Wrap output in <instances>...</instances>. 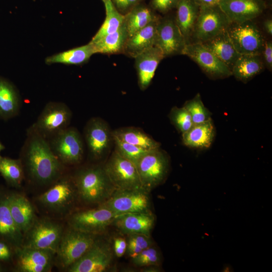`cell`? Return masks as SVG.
<instances>
[{"label":"cell","mask_w":272,"mask_h":272,"mask_svg":"<svg viewBox=\"0 0 272 272\" xmlns=\"http://www.w3.org/2000/svg\"><path fill=\"white\" fill-rule=\"evenodd\" d=\"M25 179L31 184L46 189L66 171L52 151L45 139L28 128L20 158Z\"/></svg>","instance_id":"1"},{"label":"cell","mask_w":272,"mask_h":272,"mask_svg":"<svg viewBox=\"0 0 272 272\" xmlns=\"http://www.w3.org/2000/svg\"><path fill=\"white\" fill-rule=\"evenodd\" d=\"M77 201L79 200L73 175L66 171L36 199L43 216L63 221L75 211Z\"/></svg>","instance_id":"2"},{"label":"cell","mask_w":272,"mask_h":272,"mask_svg":"<svg viewBox=\"0 0 272 272\" xmlns=\"http://www.w3.org/2000/svg\"><path fill=\"white\" fill-rule=\"evenodd\" d=\"M72 175L79 200L86 205H100L116 190L103 166L82 168Z\"/></svg>","instance_id":"3"},{"label":"cell","mask_w":272,"mask_h":272,"mask_svg":"<svg viewBox=\"0 0 272 272\" xmlns=\"http://www.w3.org/2000/svg\"><path fill=\"white\" fill-rule=\"evenodd\" d=\"M98 236L74 229L66 224L55 253L54 266L66 271L92 246Z\"/></svg>","instance_id":"4"},{"label":"cell","mask_w":272,"mask_h":272,"mask_svg":"<svg viewBox=\"0 0 272 272\" xmlns=\"http://www.w3.org/2000/svg\"><path fill=\"white\" fill-rule=\"evenodd\" d=\"M64 221L45 216H38L24 234L22 246L49 250L55 253L66 226Z\"/></svg>","instance_id":"5"},{"label":"cell","mask_w":272,"mask_h":272,"mask_svg":"<svg viewBox=\"0 0 272 272\" xmlns=\"http://www.w3.org/2000/svg\"><path fill=\"white\" fill-rule=\"evenodd\" d=\"M72 117V112L65 104L49 102L29 128L48 140L68 127Z\"/></svg>","instance_id":"6"},{"label":"cell","mask_w":272,"mask_h":272,"mask_svg":"<svg viewBox=\"0 0 272 272\" xmlns=\"http://www.w3.org/2000/svg\"><path fill=\"white\" fill-rule=\"evenodd\" d=\"M135 166L142 187L150 191L165 180L169 170V160L159 148L149 151Z\"/></svg>","instance_id":"7"},{"label":"cell","mask_w":272,"mask_h":272,"mask_svg":"<svg viewBox=\"0 0 272 272\" xmlns=\"http://www.w3.org/2000/svg\"><path fill=\"white\" fill-rule=\"evenodd\" d=\"M119 215L98 205L96 208L74 211L64 220L76 230L99 236Z\"/></svg>","instance_id":"8"},{"label":"cell","mask_w":272,"mask_h":272,"mask_svg":"<svg viewBox=\"0 0 272 272\" xmlns=\"http://www.w3.org/2000/svg\"><path fill=\"white\" fill-rule=\"evenodd\" d=\"M47 141L53 153L66 167L82 161L84 142L75 127L69 126Z\"/></svg>","instance_id":"9"},{"label":"cell","mask_w":272,"mask_h":272,"mask_svg":"<svg viewBox=\"0 0 272 272\" xmlns=\"http://www.w3.org/2000/svg\"><path fill=\"white\" fill-rule=\"evenodd\" d=\"M226 30L234 47L241 55L262 54L265 41L253 20L231 23Z\"/></svg>","instance_id":"10"},{"label":"cell","mask_w":272,"mask_h":272,"mask_svg":"<svg viewBox=\"0 0 272 272\" xmlns=\"http://www.w3.org/2000/svg\"><path fill=\"white\" fill-rule=\"evenodd\" d=\"M148 191L144 188L116 190L100 205L118 215L128 213L151 212V200Z\"/></svg>","instance_id":"11"},{"label":"cell","mask_w":272,"mask_h":272,"mask_svg":"<svg viewBox=\"0 0 272 272\" xmlns=\"http://www.w3.org/2000/svg\"><path fill=\"white\" fill-rule=\"evenodd\" d=\"M103 168L116 190L143 188L136 166L121 156L115 151Z\"/></svg>","instance_id":"12"},{"label":"cell","mask_w":272,"mask_h":272,"mask_svg":"<svg viewBox=\"0 0 272 272\" xmlns=\"http://www.w3.org/2000/svg\"><path fill=\"white\" fill-rule=\"evenodd\" d=\"M231 23L219 6L199 7L191 39L202 43L227 30Z\"/></svg>","instance_id":"13"},{"label":"cell","mask_w":272,"mask_h":272,"mask_svg":"<svg viewBox=\"0 0 272 272\" xmlns=\"http://www.w3.org/2000/svg\"><path fill=\"white\" fill-rule=\"evenodd\" d=\"M113 254L110 244L98 236L89 249L66 271H105L112 265Z\"/></svg>","instance_id":"14"},{"label":"cell","mask_w":272,"mask_h":272,"mask_svg":"<svg viewBox=\"0 0 272 272\" xmlns=\"http://www.w3.org/2000/svg\"><path fill=\"white\" fill-rule=\"evenodd\" d=\"M84 138L89 156L94 161L99 160L106 155L113 141L108 125L99 117H93L87 122Z\"/></svg>","instance_id":"15"},{"label":"cell","mask_w":272,"mask_h":272,"mask_svg":"<svg viewBox=\"0 0 272 272\" xmlns=\"http://www.w3.org/2000/svg\"><path fill=\"white\" fill-rule=\"evenodd\" d=\"M15 267L19 272H48L54 266L55 253L30 247L15 249Z\"/></svg>","instance_id":"16"},{"label":"cell","mask_w":272,"mask_h":272,"mask_svg":"<svg viewBox=\"0 0 272 272\" xmlns=\"http://www.w3.org/2000/svg\"><path fill=\"white\" fill-rule=\"evenodd\" d=\"M182 54L194 61L211 78H225L232 75L230 69L201 43L186 44Z\"/></svg>","instance_id":"17"},{"label":"cell","mask_w":272,"mask_h":272,"mask_svg":"<svg viewBox=\"0 0 272 272\" xmlns=\"http://www.w3.org/2000/svg\"><path fill=\"white\" fill-rule=\"evenodd\" d=\"M186 44L175 19L169 17L160 18L157 25L155 45L161 50L164 57L182 54Z\"/></svg>","instance_id":"18"},{"label":"cell","mask_w":272,"mask_h":272,"mask_svg":"<svg viewBox=\"0 0 272 272\" xmlns=\"http://www.w3.org/2000/svg\"><path fill=\"white\" fill-rule=\"evenodd\" d=\"M219 6L232 23L253 20L266 9L263 0H222Z\"/></svg>","instance_id":"19"},{"label":"cell","mask_w":272,"mask_h":272,"mask_svg":"<svg viewBox=\"0 0 272 272\" xmlns=\"http://www.w3.org/2000/svg\"><path fill=\"white\" fill-rule=\"evenodd\" d=\"M11 214L23 235L29 229L38 217L35 206L22 193L8 195Z\"/></svg>","instance_id":"20"},{"label":"cell","mask_w":272,"mask_h":272,"mask_svg":"<svg viewBox=\"0 0 272 272\" xmlns=\"http://www.w3.org/2000/svg\"><path fill=\"white\" fill-rule=\"evenodd\" d=\"M164 57L161 50L155 45L134 58L138 83L141 90H144L149 86L158 64Z\"/></svg>","instance_id":"21"},{"label":"cell","mask_w":272,"mask_h":272,"mask_svg":"<svg viewBox=\"0 0 272 272\" xmlns=\"http://www.w3.org/2000/svg\"><path fill=\"white\" fill-rule=\"evenodd\" d=\"M155 221L152 213H134L117 217L112 224L124 234H142L150 236Z\"/></svg>","instance_id":"22"},{"label":"cell","mask_w":272,"mask_h":272,"mask_svg":"<svg viewBox=\"0 0 272 272\" xmlns=\"http://www.w3.org/2000/svg\"><path fill=\"white\" fill-rule=\"evenodd\" d=\"M175 8V23L186 44L190 43L198 16L199 6L194 0H179Z\"/></svg>","instance_id":"23"},{"label":"cell","mask_w":272,"mask_h":272,"mask_svg":"<svg viewBox=\"0 0 272 272\" xmlns=\"http://www.w3.org/2000/svg\"><path fill=\"white\" fill-rule=\"evenodd\" d=\"M202 44L231 71L241 55L236 50L227 30H224Z\"/></svg>","instance_id":"24"},{"label":"cell","mask_w":272,"mask_h":272,"mask_svg":"<svg viewBox=\"0 0 272 272\" xmlns=\"http://www.w3.org/2000/svg\"><path fill=\"white\" fill-rule=\"evenodd\" d=\"M0 237L15 249L22 246L24 235L11 214L8 196L0 199Z\"/></svg>","instance_id":"25"},{"label":"cell","mask_w":272,"mask_h":272,"mask_svg":"<svg viewBox=\"0 0 272 272\" xmlns=\"http://www.w3.org/2000/svg\"><path fill=\"white\" fill-rule=\"evenodd\" d=\"M158 20L152 22L128 37L123 53L134 58L145 50L155 46Z\"/></svg>","instance_id":"26"},{"label":"cell","mask_w":272,"mask_h":272,"mask_svg":"<svg viewBox=\"0 0 272 272\" xmlns=\"http://www.w3.org/2000/svg\"><path fill=\"white\" fill-rule=\"evenodd\" d=\"M215 128L212 119L198 124H194L182 133V142L188 147L203 149L209 148L215 138Z\"/></svg>","instance_id":"27"},{"label":"cell","mask_w":272,"mask_h":272,"mask_svg":"<svg viewBox=\"0 0 272 272\" xmlns=\"http://www.w3.org/2000/svg\"><path fill=\"white\" fill-rule=\"evenodd\" d=\"M159 19L151 8L142 3L137 5L124 15V23L128 37Z\"/></svg>","instance_id":"28"},{"label":"cell","mask_w":272,"mask_h":272,"mask_svg":"<svg viewBox=\"0 0 272 272\" xmlns=\"http://www.w3.org/2000/svg\"><path fill=\"white\" fill-rule=\"evenodd\" d=\"M21 104L20 95L14 86L0 79V116L7 119L17 115Z\"/></svg>","instance_id":"29"},{"label":"cell","mask_w":272,"mask_h":272,"mask_svg":"<svg viewBox=\"0 0 272 272\" xmlns=\"http://www.w3.org/2000/svg\"><path fill=\"white\" fill-rule=\"evenodd\" d=\"M128 34L124 23L115 32L108 34L99 40L92 43L95 53L107 54L123 53Z\"/></svg>","instance_id":"30"},{"label":"cell","mask_w":272,"mask_h":272,"mask_svg":"<svg viewBox=\"0 0 272 272\" xmlns=\"http://www.w3.org/2000/svg\"><path fill=\"white\" fill-rule=\"evenodd\" d=\"M263 64L259 55H241L233 66L232 74L237 80L246 82L260 73Z\"/></svg>","instance_id":"31"},{"label":"cell","mask_w":272,"mask_h":272,"mask_svg":"<svg viewBox=\"0 0 272 272\" xmlns=\"http://www.w3.org/2000/svg\"><path fill=\"white\" fill-rule=\"evenodd\" d=\"M112 134L123 142L148 150L159 148L161 146L160 143L135 127L120 128L112 131Z\"/></svg>","instance_id":"32"},{"label":"cell","mask_w":272,"mask_h":272,"mask_svg":"<svg viewBox=\"0 0 272 272\" xmlns=\"http://www.w3.org/2000/svg\"><path fill=\"white\" fill-rule=\"evenodd\" d=\"M92 44H88L48 56L45 59L47 64L56 63L66 64H81L86 62L95 54Z\"/></svg>","instance_id":"33"},{"label":"cell","mask_w":272,"mask_h":272,"mask_svg":"<svg viewBox=\"0 0 272 272\" xmlns=\"http://www.w3.org/2000/svg\"><path fill=\"white\" fill-rule=\"evenodd\" d=\"M106 18L97 32L92 38V43L95 42L105 36L117 31L124 23V15L119 13L110 0L104 3Z\"/></svg>","instance_id":"34"},{"label":"cell","mask_w":272,"mask_h":272,"mask_svg":"<svg viewBox=\"0 0 272 272\" xmlns=\"http://www.w3.org/2000/svg\"><path fill=\"white\" fill-rule=\"evenodd\" d=\"M0 174L11 185L20 188L25 179L23 165L20 159L0 157Z\"/></svg>","instance_id":"35"},{"label":"cell","mask_w":272,"mask_h":272,"mask_svg":"<svg viewBox=\"0 0 272 272\" xmlns=\"http://www.w3.org/2000/svg\"><path fill=\"white\" fill-rule=\"evenodd\" d=\"M112 137L115 151L135 165L144 155L150 151L123 142L113 135Z\"/></svg>","instance_id":"36"},{"label":"cell","mask_w":272,"mask_h":272,"mask_svg":"<svg viewBox=\"0 0 272 272\" xmlns=\"http://www.w3.org/2000/svg\"><path fill=\"white\" fill-rule=\"evenodd\" d=\"M185 107L189 113L194 124L202 123L211 119V113L205 106L199 94L186 101Z\"/></svg>","instance_id":"37"},{"label":"cell","mask_w":272,"mask_h":272,"mask_svg":"<svg viewBox=\"0 0 272 272\" xmlns=\"http://www.w3.org/2000/svg\"><path fill=\"white\" fill-rule=\"evenodd\" d=\"M169 118L177 129L182 133L189 130L193 124L189 113L184 107H173L169 114Z\"/></svg>","instance_id":"38"},{"label":"cell","mask_w":272,"mask_h":272,"mask_svg":"<svg viewBox=\"0 0 272 272\" xmlns=\"http://www.w3.org/2000/svg\"><path fill=\"white\" fill-rule=\"evenodd\" d=\"M132 263L137 267L158 266L161 263V255L158 250L152 245L131 258Z\"/></svg>","instance_id":"39"},{"label":"cell","mask_w":272,"mask_h":272,"mask_svg":"<svg viewBox=\"0 0 272 272\" xmlns=\"http://www.w3.org/2000/svg\"><path fill=\"white\" fill-rule=\"evenodd\" d=\"M127 235L128 237L126 253L131 258L152 245L150 236L142 234H131Z\"/></svg>","instance_id":"40"},{"label":"cell","mask_w":272,"mask_h":272,"mask_svg":"<svg viewBox=\"0 0 272 272\" xmlns=\"http://www.w3.org/2000/svg\"><path fill=\"white\" fill-rule=\"evenodd\" d=\"M179 0H151V8L162 13H166L175 8Z\"/></svg>","instance_id":"41"},{"label":"cell","mask_w":272,"mask_h":272,"mask_svg":"<svg viewBox=\"0 0 272 272\" xmlns=\"http://www.w3.org/2000/svg\"><path fill=\"white\" fill-rule=\"evenodd\" d=\"M116 10L125 15L143 0H110Z\"/></svg>","instance_id":"42"},{"label":"cell","mask_w":272,"mask_h":272,"mask_svg":"<svg viewBox=\"0 0 272 272\" xmlns=\"http://www.w3.org/2000/svg\"><path fill=\"white\" fill-rule=\"evenodd\" d=\"M15 249L7 242L0 240V261H7L11 259Z\"/></svg>","instance_id":"43"},{"label":"cell","mask_w":272,"mask_h":272,"mask_svg":"<svg viewBox=\"0 0 272 272\" xmlns=\"http://www.w3.org/2000/svg\"><path fill=\"white\" fill-rule=\"evenodd\" d=\"M127 241L122 237L114 238L113 243V251L115 256L118 257H122L126 252Z\"/></svg>","instance_id":"44"},{"label":"cell","mask_w":272,"mask_h":272,"mask_svg":"<svg viewBox=\"0 0 272 272\" xmlns=\"http://www.w3.org/2000/svg\"><path fill=\"white\" fill-rule=\"evenodd\" d=\"M262 54L265 65L269 70L272 67V42L268 40L265 41Z\"/></svg>","instance_id":"45"},{"label":"cell","mask_w":272,"mask_h":272,"mask_svg":"<svg viewBox=\"0 0 272 272\" xmlns=\"http://www.w3.org/2000/svg\"><path fill=\"white\" fill-rule=\"evenodd\" d=\"M199 7H212L219 6L222 0H194Z\"/></svg>","instance_id":"46"},{"label":"cell","mask_w":272,"mask_h":272,"mask_svg":"<svg viewBox=\"0 0 272 272\" xmlns=\"http://www.w3.org/2000/svg\"><path fill=\"white\" fill-rule=\"evenodd\" d=\"M263 28L265 31L269 35H272V20L268 19L265 20L263 23Z\"/></svg>","instance_id":"47"},{"label":"cell","mask_w":272,"mask_h":272,"mask_svg":"<svg viewBox=\"0 0 272 272\" xmlns=\"http://www.w3.org/2000/svg\"><path fill=\"white\" fill-rule=\"evenodd\" d=\"M5 149V147L3 145V144L1 143L0 142V153H1V152L4 149ZM1 157V155H0V157Z\"/></svg>","instance_id":"48"},{"label":"cell","mask_w":272,"mask_h":272,"mask_svg":"<svg viewBox=\"0 0 272 272\" xmlns=\"http://www.w3.org/2000/svg\"><path fill=\"white\" fill-rule=\"evenodd\" d=\"M3 270L2 268L1 267V266H0V271H2Z\"/></svg>","instance_id":"49"},{"label":"cell","mask_w":272,"mask_h":272,"mask_svg":"<svg viewBox=\"0 0 272 272\" xmlns=\"http://www.w3.org/2000/svg\"><path fill=\"white\" fill-rule=\"evenodd\" d=\"M103 1V2L104 3L105 2H106L107 0H102Z\"/></svg>","instance_id":"50"},{"label":"cell","mask_w":272,"mask_h":272,"mask_svg":"<svg viewBox=\"0 0 272 272\" xmlns=\"http://www.w3.org/2000/svg\"><path fill=\"white\" fill-rule=\"evenodd\" d=\"M264 1V0H263Z\"/></svg>","instance_id":"51"}]
</instances>
